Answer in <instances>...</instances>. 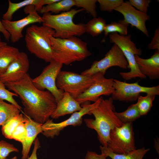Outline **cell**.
Returning <instances> with one entry per match:
<instances>
[{
	"label": "cell",
	"mask_w": 159,
	"mask_h": 159,
	"mask_svg": "<svg viewBox=\"0 0 159 159\" xmlns=\"http://www.w3.org/2000/svg\"><path fill=\"white\" fill-rule=\"evenodd\" d=\"M5 84L19 97L24 106V114L42 124L49 119L56 108V100L49 91L37 89L28 73L18 81Z\"/></svg>",
	"instance_id": "1"
},
{
	"label": "cell",
	"mask_w": 159,
	"mask_h": 159,
	"mask_svg": "<svg viewBox=\"0 0 159 159\" xmlns=\"http://www.w3.org/2000/svg\"><path fill=\"white\" fill-rule=\"evenodd\" d=\"M113 101L111 97L105 100L102 97L97 106L90 112L91 115L94 116L95 119L84 120L88 127L97 132L98 140L104 147H107L111 130L124 124L115 114Z\"/></svg>",
	"instance_id": "2"
},
{
	"label": "cell",
	"mask_w": 159,
	"mask_h": 159,
	"mask_svg": "<svg viewBox=\"0 0 159 159\" xmlns=\"http://www.w3.org/2000/svg\"><path fill=\"white\" fill-rule=\"evenodd\" d=\"M51 40L53 59L63 65L82 61L92 55L87 43L76 36L64 39L52 36Z\"/></svg>",
	"instance_id": "3"
},
{
	"label": "cell",
	"mask_w": 159,
	"mask_h": 159,
	"mask_svg": "<svg viewBox=\"0 0 159 159\" xmlns=\"http://www.w3.org/2000/svg\"><path fill=\"white\" fill-rule=\"evenodd\" d=\"M85 11L83 9H72L60 14H52L50 13L43 14L42 25L54 30L53 37L67 39L73 36H80L86 32L85 24L83 23L76 24L73 19L77 13Z\"/></svg>",
	"instance_id": "4"
},
{
	"label": "cell",
	"mask_w": 159,
	"mask_h": 159,
	"mask_svg": "<svg viewBox=\"0 0 159 159\" xmlns=\"http://www.w3.org/2000/svg\"><path fill=\"white\" fill-rule=\"evenodd\" d=\"M54 33V30L45 26L31 25L27 28L25 37L27 49L38 58L49 63L53 60L51 37Z\"/></svg>",
	"instance_id": "5"
},
{
	"label": "cell",
	"mask_w": 159,
	"mask_h": 159,
	"mask_svg": "<svg viewBox=\"0 0 159 159\" xmlns=\"http://www.w3.org/2000/svg\"><path fill=\"white\" fill-rule=\"evenodd\" d=\"M104 75L101 73L87 75L61 70L57 78L56 85L58 89L68 93L76 99L96 80Z\"/></svg>",
	"instance_id": "6"
},
{
	"label": "cell",
	"mask_w": 159,
	"mask_h": 159,
	"mask_svg": "<svg viewBox=\"0 0 159 159\" xmlns=\"http://www.w3.org/2000/svg\"><path fill=\"white\" fill-rule=\"evenodd\" d=\"M131 35L122 36L117 33L110 34L109 39L111 43L117 45L123 52L128 63L129 72H120V74L124 80H128L137 77H146L140 71L135 59V55H140L142 51L138 49L131 40Z\"/></svg>",
	"instance_id": "7"
},
{
	"label": "cell",
	"mask_w": 159,
	"mask_h": 159,
	"mask_svg": "<svg viewBox=\"0 0 159 159\" xmlns=\"http://www.w3.org/2000/svg\"><path fill=\"white\" fill-rule=\"evenodd\" d=\"M107 147L113 152L125 154L136 149L132 123H128L111 130Z\"/></svg>",
	"instance_id": "8"
},
{
	"label": "cell",
	"mask_w": 159,
	"mask_h": 159,
	"mask_svg": "<svg viewBox=\"0 0 159 159\" xmlns=\"http://www.w3.org/2000/svg\"><path fill=\"white\" fill-rule=\"evenodd\" d=\"M102 96L96 102L90 104L87 102L81 105L82 108L80 111L75 112L68 119L59 123H54L52 120L48 119L42 125V134L47 138H53L58 135L60 132L67 126H80L82 123V117L86 115H91L90 111L95 107L99 104Z\"/></svg>",
	"instance_id": "9"
},
{
	"label": "cell",
	"mask_w": 159,
	"mask_h": 159,
	"mask_svg": "<svg viewBox=\"0 0 159 159\" xmlns=\"http://www.w3.org/2000/svg\"><path fill=\"white\" fill-rule=\"evenodd\" d=\"M114 92L111 95L113 100L126 102L137 100L142 93L147 94L159 95V86L147 87L140 85L137 81L128 83L114 79Z\"/></svg>",
	"instance_id": "10"
},
{
	"label": "cell",
	"mask_w": 159,
	"mask_h": 159,
	"mask_svg": "<svg viewBox=\"0 0 159 159\" xmlns=\"http://www.w3.org/2000/svg\"><path fill=\"white\" fill-rule=\"evenodd\" d=\"M62 66V64L53 60L39 75L32 79L33 84L37 89L49 91L54 97L57 103L62 98L64 92L58 88L56 83L57 76Z\"/></svg>",
	"instance_id": "11"
},
{
	"label": "cell",
	"mask_w": 159,
	"mask_h": 159,
	"mask_svg": "<svg viewBox=\"0 0 159 159\" xmlns=\"http://www.w3.org/2000/svg\"><path fill=\"white\" fill-rule=\"evenodd\" d=\"M117 66L123 69L128 68V63L121 50L114 44L105 57L99 61H95L90 67L82 72L81 74L90 75L97 73L105 75L109 68Z\"/></svg>",
	"instance_id": "12"
},
{
	"label": "cell",
	"mask_w": 159,
	"mask_h": 159,
	"mask_svg": "<svg viewBox=\"0 0 159 159\" xmlns=\"http://www.w3.org/2000/svg\"><path fill=\"white\" fill-rule=\"evenodd\" d=\"M29 8L30 9L29 7L25 11L26 13H28L29 14L23 19L14 21L3 19L1 21L4 28L9 34L10 39L13 43L18 42L23 37L22 32L26 26L34 23L43 22L42 17L38 14L34 6L30 5Z\"/></svg>",
	"instance_id": "13"
},
{
	"label": "cell",
	"mask_w": 159,
	"mask_h": 159,
	"mask_svg": "<svg viewBox=\"0 0 159 159\" xmlns=\"http://www.w3.org/2000/svg\"><path fill=\"white\" fill-rule=\"evenodd\" d=\"M113 78L107 79L103 76L96 80L76 99L80 104L87 102L97 101L102 95L109 96L115 91Z\"/></svg>",
	"instance_id": "14"
},
{
	"label": "cell",
	"mask_w": 159,
	"mask_h": 159,
	"mask_svg": "<svg viewBox=\"0 0 159 159\" xmlns=\"http://www.w3.org/2000/svg\"><path fill=\"white\" fill-rule=\"evenodd\" d=\"M114 10L123 15L124 20L127 23L135 26L146 36L149 37L145 22L150 19V17L147 14H144L137 10L128 1H124Z\"/></svg>",
	"instance_id": "15"
},
{
	"label": "cell",
	"mask_w": 159,
	"mask_h": 159,
	"mask_svg": "<svg viewBox=\"0 0 159 159\" xmlns=\"http://www.w3.org/2000/svg\"><path fill=\"white\" fill-rule=\"evenodd\" d=\"M29 66L27 54L21 52L19 57L9 65L5 72L0 75V80L4 83L18 81L27 73Z\"/></svg>",
	"instance_id": "16"
},
{
	"label": "cell",
	"mask_w": 159,
	"mask_h": 159,
	"mask_svg": "<svg viewBox=\"0 0 159 159\" xmlns=\"http://www.w3.org/2000/svg\"><path fill=\"white\" fill-rule=\"evenodd\" d=\"M138 68L142 74L152 80L159 78V51L155 50L153 54L147 59L135 55Z\"/></svg>",
	"instance_id": "17"
},
{
	"label": "cell",
	"mask_w": 159,
	"mask_h": 159,
	"mask_svg": "<svg viewBox=\"0 0 159 159\" xmlns=\"http://www.w3.org/2000/svg\"><path fill=\"white\" fill-rule=\"evenodd\" d=\"M24 115L25 119L24 124L26 133L25 140L21 143L22 148L21 159H27L32 143L38 135L42 132L43 124L36 122L24 114Z\"/></svg>",
	"instance_id": "18"
},
{
	"label": "cell",
	"mask_w": 159,
	"mask_h": 159,
	"mask_svg": "<svg viewBox=\"0 0 159 159\" xmlns=\"http://www.w3.org/2000/svg\"><path fill=\"white\" fill-rule=\"evenodd\" d=\"M80 104L69 93L64 92L62 98L57 103L54 110L50 117L57 119L67 114L81 110Z\"/></svg>",
	"instance_id": "19"
},
{
	"label": "cell",
	"mask_w": 159,
	"mask_h": 159,
	"mask_svg": "<svg viewBox=\"0 0 159 159\" xmlns=\"http://www.w3.org/2000/svg\"><path fill=\"white\" fill-rule=\"evenodd\" d=\"M19 49L7 44L0 49V75L3 74L9 65L19 56Z\"/></svg>",
	"instance_id": "20"
},
{
	"label": "cell",
	"mask_w": 159,
	"mask_h": 159,
	"mask_svg": "<svg viewBox=\"0 0 159 159\" xmlns=\"http://www.w3.org/2000/svg\"><path fill=\"white\" fill-rule=\"evenodd\" d=\"M29 5L34 6L36 11L39 12L44 5L43 0H25L15 3L8 1V7L6 11L3 15V19L11 21L14 13L19 9Z\"/></svg>",
	"instance_id": "21"
},
{
	"label": "cell",
	"mask_w": 159,
	"mask_h": 159,
	"mask_svg": "<svg viewBox=\"0 0 159 159\" xmlns=\"http://www.w3.org/2000/svg\"><path fill=\"white\" fill-rule=\"evenodd\" d=\"M101 153L105 155L112 159H143L144 155L150 150V148L143 147L125 154H119L112 152L107 147L100 146Z\"/></svg>",
	"instance_id": "22"
},
{
	"label": "cell",
	"mask_w": 159,
	"mask_h": 159,
	"mask_svg": "<svg viewBox=\"0 0 159 159\" xmlns=\"http://www.w3.org/2000/svg\"><path fill=\"white\" fill-rule=\"evenodd\" d=\"M75 6L74 0H59L58 1L44 6L39 12L44 14L50 13L57 14L62 11H68Z\"/></svg>",
	"instance_id": "23"
},
{
	"label": "cell",
	"mask_w": 159,
	"mask_h": 159,
	"mask_svg": "<svg viewBox=\"0 0 159 159\" xmlns=\"http://www.w3.org/2000/svg\"><path fill=\"white\" fill-rule=\"evenodd\" d=\"M21 111L15 105L0 100V126Z\"/></svg>",
	"instance_id": "24"
},
{
	"label": "cell",
	"mask_w": 159,
	"mask_h": 159,
	"mask_svg": "<svg viewBox=\"0 0 159 159\" xmlns=\"http://www.w3.org/2000/svg\"><path fill=\"white\" fill-rule=\"evenodd\" d=\"M106 25L105 21L102 18H93L85 24L86 32L93 37H97L104 32Z\"/></svg>",
	"instance_id": "25"
},
{
	"label": "cell",
	"mask_w": 159,
	"mask_h": 159,
	"mask_svg": "<svg viewBox=\"0 0 159 159\" xmlns=\"http://www.w3.org/2000/svg\"><path fill=\"white\" fill-rule=\"evenodd\" d=\"M25 121L24 115L21 113L12 117L2 125V134L6 138L11 139L12 134L16 127L20 123H24Z\"/></svg>",
	"instance_id": "26"
},
{
	"label": "cell",
	"mask_w": 159,
	"mask_h": 159,
	"mask_svg": "<svg viewBox=\"0 0 159 159\" xmlns=\"http://www.w3.org/2000/svg\"><path fill=\"white\" fill-rule=\"evenodd\" d=\"M129 25L124 20H120L117 22H112L110 24H106L104 31V37L101 42H105V38L110 33H118L122 36L127 35Z\"/></svg>",
	"instance_id": "27"
},
{
	"label": "cell",
	"mask_w": 159,
	"mask_h": 159,
	"mask_svg": "<svg viewBox=\"0 0 159 159\" xmlns=\"http://www.w3.org/2000/svg\"><path fill=\"white\" fill-rule=\"evenodd\" d=\"M115 115L123 124L132 122L141 116L136 103L129 106L127 109L122 112H115Z\"/></svg>",
	"instance_id": "28"
},
{
	"label": "cell",
	"mask_w": 159,
	"mask_h": 159,
	"mask_svg": "<svg viewBox=\"0 0 159 159\" xmlns=\"http://www.w3.org/2000/svg\"><path fill=\"white\" fill-rule=\"evenodd\" d=\"M155 96V95L147 94L145 96L140 95L138 97L136 104L141 116L147 114L150 111Z\"/></svg>",
	"instance_id": "29"
},
{
	"label": "cell",
	"mask_w": 159,
	"mask_h": 159,
	"mask_svg": "<svg viewBox=\"0 0 159 159\" xmlns=\"http://www.w3.org/2000/svg\"><path fill=\"white\" fill-rule=\"evenodd\" d=\"M75 6L83 9L93 17L97 16L96 3L97 0H74Z\"/></svg>",
	"instance_id": "30"
},
{
	"label": "cell",
	"mask_w": 159,
	"mask_h": 159,
	"mask_svg": "<svg viewBox=\"0 0 159 159\" xmlns=\"http://www.w3.org/2000/svg\"><path fill=\"white\" fill-rule=\"evenodd\" d=\"M18 95L14 92L6 89L5 83L0 80V100H6L17 107L21 111V107L14 98V97Z\"/></svg>",
	"instance_id": "31"
},
{
	"label": "cell",
	"mask_w": 159,
	"mask_h": 159,
	"mask_svg": "<svg viewBox=\"0 0 159 159\" xmlns=\"http://www.w3.org/2000/svg\"><path fill=\"white\" fill-rule=\"evenodd\" d=\"M100 4V8L102 11L111 12L120 6L124 1L123 0H97Z\"/></svg>",
	"instance_id": "32"
},
{
	"label": "cell",
	"mask_w": 159,
	"mask_h": 159,
	"mask_svg": "<svg viewBox=\"0 0 159 159\" xmlns=\"http://www.w3.org/2000/svg\"><path fill=\"white\" fill-rule=\"evenodd\" d=\"M19 150L14 145L4 140L0 141V159H5L10 153L18 152Z\"/></svg>",
	"instance_id": "33"
},
{
	"label": "cell",
	"mask_w": 159,
	"mask_h": 159,
	"mask_svg": "<svg viewBox=\"0 0 159 159\" xmlns=\"http://www.w3.org/2000/svg\"><path fill=\"white\" fill-rule=\"evenodd\" d=\"M26 133L24 123L19 124L14 130L11 138L22 143L24 141Z\"/></svg>",
	"instance_id": "34"
},
{
	"label": "cell",
	"mask_w": 159,
	"mask_h": 159,
	"mask_svg": "<svg viewBox=\"0 0 159 159\" xmlns=\"http://www.w3.org/2000/svg\"><path fill=\"white\" fill-rule=\"evenodd\" d=\"M130 4L139 11L147 14L148 8L151 1L149 0H129Z\"/></svg>",
	"instance_id": "35"
},
{
	"label": "cell",
	"mask_w": 159,
	"mask_h": 159,
	"mask_svg": "<svg viewBox=\"0 0 159 159\" xmlns=\"http://www.w3.org/2000/svg\"><path fill=\"white\" fill-rule=\"evenodd\" d=\"M148 47L150 49L159 51V29L157 28L155 32L152 40L149 44Z\"/></svg>",
	"instance_id": "36"
},
{
	"label": "cell",
	"mask_w": 159,
	"mask_h": 159,
	"mask_svg": "<svg viewBox=\"0 0 159 159\" xmlns=\"http://www.w3.org/2000/svg\"><path fill=\"white\" fill-rule=\"evenodd\" d=\"M107 157L105 154H98L95 152L87 151L85 159H106Z\"/></svg>",
	"instance_id": "37"
},
{
	"label": "cell",
	"mask_w": 159,
	"mask_h": 159,
	"mask_svg": "<svg viewBox=\"0 0 159 159\" xmlns=\"http://www.w3.org/2000/svg\"><path fill=\"white\" fill-rule=\"evenodd\" d=\"M34 147L32 153L29 157H28L27 159H38L37 156V151L39 148L40 146V143L38 138L37 137L34 141Z\"/></svg>",
	"instance_id": "38"
},
{
	"label": "cell",
	"mask_w": 159,
	"mask_h": 159,
	"mask_svg": "<svg viewBox=\"0 0 159 159\" xmlns=\"http://www.w3.org/2000/svg\"><path fill=\"white\" fill-rule=\"evenodd\" d=\"M0 32H1L3 35L5 39L9 41L10 39V36L9 33L4 28L1 21L0 20ZM0 40H1L0 36Z\"/></svg>",
	"instance_id": "39"
},
{
	"label": "cell",
	"mask_w": 159,
	"mask_h": 159,
	"mask_svg": "<svg viewBox=\"0 0 159 159\" xmlns=\"http://www.w3.org/2000/svg\"><path fill=\"white\" fill-rule=\"evenodd\" d=\"M158 139L157 140V141H156V140L155 142V146H156V145L157 146V147H156V148L155 149L156 150V151L157 152V153L159 154V147H158V143H158V142H159L158 140Z\"/></svg>",
	"instance_id": "40"
},
{
	"label": "cell",
	"mask_w": 159,
	"mask_h": 159,
	"mask_svg": "<svg viewBox=\"0 0 159 159\" xmlns=\"http://www.w3.org/2000/svg\"><path fill=\"white\" fill-rule=\"evenodd\" d=\"M7 43L5 42L0 40V49L3 46L7 45Z\"/></svg>",
	"instance_id": "41"
},
{
	"label": "cell",
	"mask_w": 159,
	"mask_h": 159,
	"mask_svg": "<svg viewBox=\"0 0 159 159\" xmlns=\"http://www.w3.org/2000/svg\"><path fill=\"white\" fill-rule=\"evenodd\" d=\"M5 159H7L6 158ZM9 159H17V157L16 156H15L12 158Z\"/></svg>",
	"instance_id": "42"
},
{
	"label": "cell",
	"mask_w": 159,
	"mask_h": 159,
	"mask_svg": "<svg viewBox=\"0 0 159 159\" xmlns=\"http://www.w3.org/2000/svg\"><path fill=\"white\" fill-rule=\"evenodd\" d=\"M155 159H159L158 158H156Z\"/></svg>",
	"instance_id": "43"
}]
</instances>
